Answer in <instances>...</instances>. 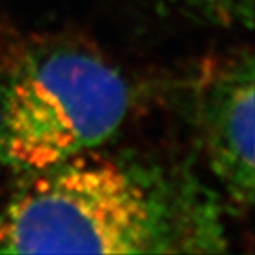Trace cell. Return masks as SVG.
Segmentation results:
<instances>
[{
    "label": "cell",
    "mask_w": 255,
    "mask_h": 255,
    "mask_svg": "<svg viewBox=\"0 0 255 255\" xmlns=\"http://www.w3.org/2000/svg\"><path fill=\"white\" fill-rule=\"evenodd\" d=\"M164 219L142 179L91 149L30 176L0 214V252H164Z\"/></svg>",
    "instance_id": "1"
},
{
    "label": "cell",
    "mask_w": 255,
    "mask_h": 255,
    "mask_svg": "<svg viewBox=\"0 0 255 255\" xmlns=\"http://www.w3.org/2000/svg\"><path fill=\"white\" fill-rule=\"evenodd\" d=\"M128 106L126 81L95 55L60 48L27 58L0 88V164L32 176L95 149Z\"/></svg>",
    "instance_id": "2"
},
{
    "label": "cell",
    "mask_w": 255,
    "mask_h": 255,
    "mask_svg": "<svg viewBox=\"0 0 255 255\" xmlns=\"http://www.w3.org/2000/svg\"><path fill=\"white\" fill-rule=\"evenodd\" d=\"M254 58L242 57L211 71L199 95V125L209 166L239 207H251L254 162Z\"/></svg>",
    "instance_id": "3"
},
{
    "label": "cell",
    "mask_w": 255,
    "mask_h": 255,
    "mask_svg": "<svg viewBox=\"0 0 255 255\" xmlns=\"http://www.w3.org/2000/svg\"><path fill=\"white\" fill-rule=\"evenodd\" d=\"M177 3L187 5L202 15L214 17L224 22H239L252 25L254 0H174Z\"/></svg>",
    "instance_id": "4"
}]
</instances>
